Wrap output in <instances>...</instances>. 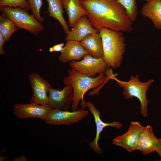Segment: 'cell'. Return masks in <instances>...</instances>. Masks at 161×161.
Listing matches in <instances>:
<instances>
[{
  "mask_svg": "<svg viewBox=\"0 0 161 161\" xmlns=\"http://www.w3.org/2000/svg\"><path fill=\"white\" fill-rule=\"evenodd\" d=\"M80 2L91 24L99 30L106 28L123 32L131 31L133 22L117 0H84Z\"/></svg>",
  "mask_w": 161,
  "mask_h": 161,
  "instance_id": "1",
  "label": "cell"
},
{
  "mask_svg": "<svg viewBox=\"0 0 161 161\" xmlns=\"http://www.w3.org/2000/svg\"><path fill=\"white\" fill-rule=\"evenodd\" d=\"M110 79L105 73H101L95 78H92L79 73L71 69L68 71V75L63 78L65 85H69L72 88L73 97L71 106L72 111L79 109V104L82 101L83 109L86 106L83 100L85 93L90 89L101 87L106 80Z\"/></svg>",
  "mask_w": 161,
  "mask_h": 161,
  "instance_id": "2",
  "label": "cell"
},
{
  "mask_svg": "<svg viewBox=\"0 0 161 161\" xmlns=\"http://www.w3.org/2000/svg\"><path fill=\"white\" fill-rule=\"evenodd\" d=\"M99 31L102 43L103 59L108 67L114 69L119 67L126 50L123 32L106 28Z\"/></svg>",
  "mask_w": 161,
  "mask_h": 161,
  "instance_id": "3",
  "label": "cell"
},
{
  "mask_svg": "<svg viewBox=\"0 0 161 161\" xmlns=\"http://www.w3.org/2000/svg\"><path fill=\"white\" fill-rule=\"evenodd\" d=\"M112 71V69L108 67L105 74L110 79L115 80L116 83L123 89V94L125 99H130L134 97L139 100L141 103L140 112L143 117H147L148 102L146 98V92L154 80L151 79L146 82H142L140 80L139 75H137L131 76L128 81H122L117 79Z\"/></svg>",
  "mask_w": 161,
  "mask_h": 161,
  "instance_id": "4",
  "label": "cell"
},
{
  "mask_svg": "<svg viewBox=\"0 0 161 161\" xmlns=\"http://www.w3.org/2000/svg\"><path fill=\"white\" fill-rule=\"evenodd\" d=\"M3 13L8 16L18 28L25 29L35 36L38 35L44 29V26L32 14L19 7H0Z\"/></svg>",
  "mask_w": 161,
  "mask_h": 161,
  "instance_id": "5",
  "label": "cell"
},
{
  "mask_svg": "<svg viewBox=\"0 0 161 161\" xmlns=\"http://www.w3.org/2000/svg\"><path fill=\"white\" fill-rule=\"evenodd\" d=\"M71 68L89 77L95 78L97 74L105 73L108 67L103 58H96L89 54L86 55L79 61H70Z\"/></svg>",
  "mask_w": 161,
  "mask_h": 161,
  "instance_id": "6",
  "label": "cell"
},
{
  "mask_svg": "<svg viewBox=\"0 0 161 161\" xmlns=\"http://www.w3.org/2000/svg\"><path fill=\"white\" fill-rule=\"evenodd\" d=\"M89 111L84 109L75 111L53 109L48 114L45 122L49 125L69 126L82 120L88 115Z\"/></svg>",
  "mask_w": 161,
  "mask_h": 161,
  "instance_id": "7",
  "label": "cell"
},
{
  "mask_svg": "<svg viewBox=\"0 0 161 161\" xmlns=\"http://www.w3.org/2000/svg\"><path fill=\"white\" fill-rule=\"evenodd\" d=\"M28 77L32 91L29 102L40 105H48V93L52 88L51 84L37 73H31Z\"/></svg>",
  "mask_w": 161,
  "mask_h": 161,
  "instance_id": "8",
  "label": "cell"
},
{
  "mask_svg": "<svg viewBox=\"0 0 161 161\" xmlns=\"http://www.w3.org/2000/svg\"><path fill=\"white\" fill-rule=\"evenodd\" d=\"M13 109L15 115L18 119L37 118L45 121L48 114L52 108L49 105L30 103L27 104L16 103Z\"/></svg>",
  "mask_w": 161,
  "mask_h": 161,
  "instance_id": "9",
  "label": "cell"
},
{
  "mask_svg": "<svg viewBox=\"0 0 161 161\" xmlns=\"http://www.w3.org/2000/svg\"><path fill=\"white\" fill-rule=\"evenodd\" d=\"M144 127L139 122H131L127 132L114 139L112 144L121 146L129 152L137 150L139 137Z\"/></svg>",
  "mask_w": 161,
  "mask_h": 161,
  "instance_id": "10",
  "label": "cell"
},
{
  "mask_svg": "<svg viewBox=\"0 0 161 161\" xmlns=\"http://www.w3.org/2000/svg\"><path fill=\"white\" fill-rule=\"evenodd\" d=\"M48 97V105L52 108L69 111L73 102V89L69 85H65L61 90L52 88L49 92Z\"/></svg>",
  "mask_w": 161,
  "mask_h": 161,
  "instance_id": "11",
  "label": "cell"
},
{
  "mask_svg": "<svg viewBox=\"0 0 161 161\" xmlns=\"http://www.w3.org/2000/svg\"><path fill=\"white\" fill-rule=\"evenodd\" d=\"M86 105L92 114L96 126L95 137L92 141L88 142L89 146L96 153L101 154L103 151L99 146L98 142L100 138V134L103 129L109 126L115 127L116 129H119L123 127V125L120 123L116 121L109 123L104 122L100 118V112L96 108L92 102L87 101L86 103Z\"/></svg>",
  "mask_w": 161,
  "mask_h": 161,
  "instance_id": "12",
  "label": "cell"
},
{
  "mask_svg": "<svg viewBox=\"0 0 161 161\" xmlns=\"http://www.w3.org/2000/svg\"><path fill=\"white\" fill-rule=\"evenodd\" d=\"M58 59L62 63L73 60H80L89 54L81 45L80 41L70 40L66 41Z\"/></svg>",
  "mask_w": 161,
  "mask_h": 161,
  "instance_id": "13",
  "label": "cell"
},
{
  "mask_svg": "<svg viewBox=\"0 0 161 161\" xmlns=\"http://www.w3.org/2000/svg\"><path fill=\"white\" fill-rule=\"evenodd\" d=\"M92 25L86 16L78 20L65 38L66 41L73 40L80 41L88 35L99 32Z\"/></svg>",
  "mask_w": 161,
  "mask_h": 161,
  "instance_id": "14",
  "label": "cell"
},
{
  "mask_svg": "<svg viewBox=\"0 0 161 161\" xmlns=\"http://www.w3.org/2000/svg\"><path fill=\"white\" fill-rule=\"evenodd\" d=\"M159 139L156 138L150 125L145 126L140 135L137 150L144 154L156 151L159 145Z\"/></svg>",
  "mask_w": 161,
  "mask_h": 161,
  "instance_id": "15",
  "label": "cell"
},
{
  "mask_svg": "<svg viewBox=\"0 0 161 161\" xmlns=\"http://www.w3.org/2000/svg\"><path fill=\"white\" fill-rule=\"evenodd\" d=\"M86 51L96 58H102L103 56L102 43L99 32L90 34L80 41Z\"/></svg>",
  "mask_w": 161,
  "mask_h": 161,
  "instance_id": "16",
  "label": "cell"
},
{
  "mask_svg": "<svg viewBox=\"0 0 161 161\" xmlns=\"http://www.w3.org/2000/svg\"><path fill=\"white\" fill-rule=\"evenodd\" d=\"M140 12L144 17L149 18L154 27L161 29V0H151L144 4Z\"/></svg>",
  "mask_w": 161,
  "mask_h": 161,
  "instance_id": "17",
  "label": "cell"
},
{
  "mask_svg": "<svg viewBox=\"0 0 161 161\" xmlns=\"http://www.w3.org/2000/svg\"><path fill=\"white\" fill-rule=\"evenodd\" d=\"M80 0H62L63 8L66 10L69 26L72 27L82 17L86 16L87 13L82 6Z\"/></svg>",
  "mask_w": 161,
  "mask_h": 161,
  "instance_id": "18",
  "label": "cell"
},
{
  "mask_svg": "<svg viewBox=\"0 0 161 161\" xmlns=\"http://www.w3.org/2000/svg\"><path fill=\"white\" fill-rule=\"evenodd\" d=\"M48 4V16L57 20L60 23L67 35L69 32V27L64 19L63 13L62 0H46Z\"/></svg>",
  "mask_w": 161,
  "mask_h": 161,
  "instance_id": "19",
  "label": "cell"
},
{
  "mask_svg": "<svg viewBox=\"0 0 161 161\" xmlns=\"http://www.w3.org/2000/svg\"><path fill=\"white\" fill-rule=\"evenodd\" d=\"M18 29L13 22L7 15L3 13L0 16V34L6 41L15 31Z\"/></svg>",
  "mask_w": 161,
  "mask_h": 161,
  "instance_id": "20",
  "label": "cell"
},
{
  "mask_svg": "<svg viewBox=\"0 0 161 161\" xmlns=\"http://www.w3.org/2000/svg\"><path fill=\"white\" fill-rule=\"evenodd\" d=\"M125 8L126 12L131 21H135L138 14L137 8L135 0H117Z\"/></svg>",
  "mask_w": 161,
  "mask_h": 161,
  "instance_id": "21",
  "label": "cell"
},
{
  "mask_svg": "<svg viewBox=\"0 0 161 161\" xmlns=\"http://www.w3.org/2000/svg\"><path fill=\"white\" fill-rule=\"evenodd\" d=\"M4 6L19 7L27 11L30 10L27 0H0V7Z\"/></svg>",
  "mask_w": 161,
  "mask_h": 161,
  "instance_id": "22",
  "label": "cell"
},
{
  "mask_svg": "<svg viewBox=\"0 0 161 161\" xmlns=\"http://www.w3.org/2000/svg\"><path fill=\"white\" fill-rule=\"evenodd\" d=\"M27 1L32 14L42 23L44 19V17H41L40 14V10L43 5L42 0H27Z\"/></svg>",
  "mask_w": 161,
  "mask_h": 161,
  "instance_id": "23",
  "label": "cell"
},
{
  "mask_svg": "<svg viewBox=\"0 0 161 161\" xmlns=\"http://www.w3.org/2000/svg\"><path fill=\"white\" fill-rule=\"evenodd\" d=\"M64 45H65L63 43H61L55 44L49 48V52H61Z\"/></svg>",
  "mask_w": 161,
  "mask_h": 161,
  "instance_id": "24",
  "label": "cell"
},
{
  "mask_svg": "<svg viewBox=\"0 0 161 161\" xmlns=\"http://www.w3.org/2000/svg\"><path fill=\"white\" fill-rule=\"evenodd\" d=\"M6 41L4 38L0 34V55L5 54L3 49V46L5 41Z\"/></svg>",
  "mask_w": 161,
  "mask_h": 161,
  "instance_id": "25",
  "label": "cell"
},
{
  "mask_svg": "<svg viewBox=\"0 0 161 161\" xmlns=\"http://www.w3.org/2000/svg\"><path fill=\"white\" fill-rule=\"evenodd\" d=\"M161 157V138L159 139V142L158 147L156 151Z\"/></svg>",
  "mask_w": 161,
  "mask_h": 161,
  "instance_id": "26",
  "label": "cell"
},
{
  "mask_svg": "<svg viewBox=\"0 0 161 161\" xmlns=\"http://www.w3.org/2000/svg\"><path fill=\"white\" fill-rule=\"evenodd\" d=\"M147 1V2H149L151 0H145Z\"/></svg>",
  "mask_w": 161,
  "mask_h": 161,
  "instance_id": "27",
  "label": "cell"
},
{
  "mask_svg": "<svg viewBox=\"0 0 161 161\" xmlns=\"http://www.w3.org/2000/svg\"></svg>",
  "mask_w": 161,
  "mask_h": 161,
  "instance_id": "28",
  "label": "cell"
}]
</instances>
